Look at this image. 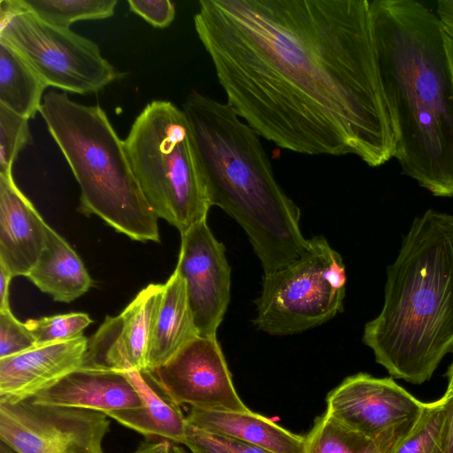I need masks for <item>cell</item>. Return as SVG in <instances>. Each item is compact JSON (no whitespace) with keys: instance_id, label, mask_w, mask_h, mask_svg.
<instances>
[{"instance_id":"23","label":"cell","mask_w":453,"mask_h":453,"mask_svg":"<svg viewBox=\"0 0 453 453\" xmlns=\"http://www.w3.org/2000/svg\"><path fill=\"white\" fill-rule=\"evenodd\" d=\"M392 450L343 424L326 411L304 436L303 453H391Z\"/></svg>"},{"instance_id":"28","label":"cell","mask_w":453,"mask_h":453,"mask_svg":"<svg viewBox=\"0 0 453 453\" xmlns=\"http://www.w3.org/2000/svg\"><path fill=\"white\" fill-rule=\"evenodd\" d=\"M37 346L25 323L10 308L0 310V358L14 356Z\"/></svg>"},{"instance_id":"35","label":"cell","mask_w":453,"mask_h":453,"mask_svg":"<svg viewBox=\"0 0 453 453\" xmlns=\"http://www.w3.org/2000/svg\"><path fill=\"white\" fill-rule=\"evenodd\" d=\"M0 453H18L13 449H12L9 445L6 443L1 441L0 442Z\"/></svg>"},{"instance_id":"19","label":"cell","mask_w":453,"mask_h":453,"mask_svg":"<svg viewBox=\"0 0 453 453\" xmlns=\"http://www.w3.org/2000/svg\"><path fill=\"white\" fill-rule=\"evenodd\" d=\"M197 336L185 282L174 271L164 284L146 366L142 372L157 369Z\"/></svg>"},{"instance_id":"11","label":"cell","mask_w":453,"mask_h":453,"mask_svg":"<svg viewBox=\"0 0 453 453\" xmlns=\"http://www.w3.org/2000/svg\"><path fill=\"white\" fill-rule=\"evenodd\" d=\"M178 405L213 410H250L240 398L217 337L197 336L169 360L144 372Z\"/></svg>"},{"instance_id":"2","label":"cell","mask_w":453,"mask_h":453,"mask_svg":"<svg viewBox=\"0 0 453 453\" xmlns=\"http://www.w3.org/2000/svg\"><path fill=\"white\" fill-rule=\"evenodd\" d=\"M380 81L402 173L453 197V44L415 0L370 1Z\"/></svg>"},{"instance_id":"18","label":"cell","mask_w":453,"mask_h":453,"mask_svg":"<svg viewBox=\"0 0 453 453\" xmlns=\"http://www.w3.org/2000/svg\"><path fill=\"white\" fill-rule=\"evenodd\" d=\"M137 391L142 406L109 412L108 417L147 438H160L184 444L188 422L176 404L142 371L123 372Z\"/></svg>"},{"instance_id":"16","label":"cell","mask_w":453,"mask_h":453,"mask_svg":"<svg viewBox=\"0 0 453 453\" xmlns=\"http://www.w3.org/2000/svg\"><path fill=\"white\" fill-rule=\"evenodd\" d=\"M43 405L104 412L136 409L141 398L123 372L79 368L29 398Z\"/></svg>"},{"instance_id":"6","label":"cell","mask_w":453,"mask_h":453,"mask_svg":"<svg viewBox=\"0 0 453 453\" xmlns=\"http://www.w3.org/2000/svg\"><path fill=\"white\" fill-rule=\"evenodd\" d=\"M124 142L136 180L157 218L180 234L206 220L211 205L182 109L170 101L150 102Z\"/></svg>"},{"instance_id":"32","label":"cell","mask_w":453,"mask_h":453,"mask_svg":"<svg viewBox=\"0 0 453 453\" xmlns=\"http://www.w3.org/2000/svg\"><path fill=\"white\" fill-rule=\"evenodd\" d=\"M12 276L0 265V310L10 308L9 288Z\"/></svg>"},{"instance_id":"3","label":"cell","mask_w":453,"mask_h":453,"mask_svg":"<svg viewBox=\"0 0 453 453\" xmlns=\"http://www.w3.org/2000/svg\"><path fill=\"white\" fill-rule=\"evenodd\" d=\"M362 340L392 377L413 384L453 353V215L428 209L414 218Z\"/></svg>"},{"instance_id":"10","label":"cell","mask_w":453,"mask_h":453,"mask_svg":"<svg viewBox=\"0 0 453 453\" xmlns=\"http://www.w3.org/2000/svg\"><path fill=\"white\" fill-rule=\"evenodd\" d=\"M326 402L327 413L392 451L411 432L424 406L393 378L365 372L344 379Z\"/></svg>"},{"instance_id":"15","label":"cell","mask_w":453,"mask_h":453,"mask_svg":"<svg viewBox=\"0 0 453 453\" xmlns=\"http://www.w3.org/2000/svg\"><path fill=\"white\" fill-rule=\"evenodd\" d=\"M49 226L18 188L12 173H0V265L12 277H27L35 265Z\"/></svg>"},{"instance_id":"26","label":"cell","mask_w":453,"mask_h":453,"mask_svg":"<svg viewBox=\"0 0 453 453\" xmlns=\"http://www.w3.org/2000/svg\"><path fill=\"white\" fill-rule=\"evenodd\" d=\"M28 121L0 104V173H12L19 152L32 142Z\"/></svg>"},{"instance_id":"12","label":"cell","mask_w":453,"mask_h":453,"mask_svg":"<svg viewBox=\"0 0 453 453\" xmlns=\"http://www.w3.org/2000/svg\"><path fill=\"white\" fill-rule=\"evenodd\" d=\"M175 272L183 279L199 336L216 337L230 300L231 269L225 247L206 220L180 234Z\"/></svg>"},{"instance_id":"20","label":"cell","mask_w":453,"mask_h":453,"mask_svg":"<svg viewBox=\"0 0 453 453\" xmlns=\"http://www.w3.org/2000/svg\"><path fill=\"white\" fill-rule=\"evenodd\" d=\"M27 277L55 301L71 303L93 284L81 257L70 244L49 226L46 245Z\"/></svg>"},{"instance_id":"29","label":"cell","mask_w":453,"mask_h":453,"mask_svg":"<svg viewBox=\"0 0 453 453\" xmlns=\"http://www.w3.org/2000/svg\"><path fill=\"white\" fill-rule=\"evenodd\" d=\"M129 9L151 26L165 28L175 18V6L169 0H128Z\"/></svg>"},{"instance_id":"31","label":"cell","mask_w":453,"mask_h":453,"mask_svg":"<svg viewBox=\"0 0 453 453\" xmlns=\"http://www.w3.org/2000/svg\"><path fill=\"white\" fill-rule=\"evenodd\" d=\"M133 453H186L175 442L162 440L157 442H143Z\"/></svg>"},{"instance_id":"8","label":"cell","mask_w":453,"mask_h":453,"mask_svg":"<svg viewBox=\"0 0 453 453\" xmlns=\"http://www.w3.org/2000/svg\"><path fill=\"white\" fill-rule=\"evenodd\" d=\"M0 39L32 66L47 87L71 93H96L120 73L92 40L71 29L49 25L28 12L0 1Z\"/></svg>"},{"instance_id":"1","label":"cell","mask_w":453,"mask_h":453,"mask_svg":"<svg viewBox=\"0 0 453 453\" xmlns=\"http://www.w3.org/2000/svg\"><path fill=\"white\" fill-rule=\"evenodd\" d=\"M197 36L226 103L259 136L306 155H395L368 0H201Z\"/></svg>"},{"instance_id":"33","label":"cell","mask_w":453,"mask_h":453,"mask_svg":"<svg viewBox=\"0 0 453 453\" xmlns=\"http://www.w3.org/2000/svg\"><path fill=\"white\" fill-rule=\"evenodd\" d=\"M447 377L449 384L445 393L449 395H453V361L451 362L450 365L448 368Z\"/></svg>"},{"instance_id":"7","label":"cell","mask_w":453,"mask_h":453,"mask_svg":"<svg viewBox=\"0 0 453 453\" xmlns=\"http://www.w3.org/2000/svg\"><path fill=\"white\" fill-rule=\"evenodd\" d=\"M346 284L342 256L325 237L308 239L296 259L264 274L254 325L278 336L316 327L343 311Z\"/></svg>"},{"instance_id":"17","label":"cell","mask_w":453,"mask_h":453,"mask_svg":"<svg viewBox=\"0 0 453 453\" xmlns=\"http://www.w3.org/2000/svg\"><path fill=\"white\" fill-rule=\"evenodd\" d=\"M188 422L204 431L230 436L272 453H303L304 436L253 412L190 407Z\"/></svg>"},{"instance_id":"30","label":"cell","mask_w":453,"mask_h":453,"mask_svg":"<svg viewBox=\"0 0 453 453\" xmlns=\"http://www.w3.org/2000/svg\"><path fill=\"white\" fill-rule=\"evenodd\" d=\"M436 15L443 30L453 44V0H439L436 3Z\"/></svg>"},{"instance_id":"13","label":"cell","mask_w":453,"mask_h":453,"mask_svg":"<svg viewBox=\"0 0 453 453\" xmlns=\"http://www.w3.org/2000/svg\"><path fill=\"white\" fill-rule=\"evenodd\" d=\"M164 284L142 289L124 311L106 316L88 342L81 368L125 372L144 371Z\"/></svg>"},{"instance_id":"5","label":"cell","mask_w":453,"mask_h":453,"mask_svg":"<svg viewBox=\"0 0 453 453\" xmlns=\"http://www.w3.org/2000/svg\"><path fill=\"white\" fill-rule=\"evenodd\" d=\"M39 112L80 186L78 211L101 218L132 240L159 242L158 218L106 112L56 91L44 95Z\"/></svg>"},{"instance_id":"4","label":"cell","mask_w":453,"mask_h":453,"mask_svg":"<svg viewBox=\"0 0 453 453\" xmlns=\"http://www.w3.org/2000/svg\"><path fill=\"white\" fill-rule=\"evenodd\" d=\"M211 206L248 235L264 274L304 250L300 209L277 182L258 134L226 102L191 91L182 104Z\"/></svg>"},{"instance_id":"9","label":"cell","mask_w":453,"mask_h":453,"mask_svg":"<svg viewBox=\"0 0 453 453\" xmlns=\"http://www.w3.org/2000/svg\"><path fill=\"white\" fill-rule=\"evenodd\" d=\"M109 428L108 416L96 411L0 403V441L18 453H104Z\"/></svg>"},{"instance_id":"14","label":"cell","mask_w":453,"mask_h":453,"mask_svg":"<svg viewBox=\"0 0 453 453\" xmlns=\"http://www.w3.org/2000/svg\"><path fill=\"white\" fill-rule=\"evenodd\" d=\"M88 342L81 335L0 358V403L29 399L81 368Z\"/></svg>"},{"instance_id":"21","label":"cell","mask_w":453,"mask_h":453,"mask_svg":"<svg viewBox=\"0 0 453 453\" xmlns=\"http://www.w3.org/2000/svg\"><path fill=\"white\" fill-rule=\"evenodd\" d=\"M46 88L20 54L0 39V104L33 119L40 111Z\"/></svg>"},{"instance_id":"34","label":"cell","mask_w":453,"mask_h":453,"mask_svg":"<svg viewBox=\"0 0 453 453\" xmlns=\"http://www.w3.org/2000/svg\"><path fill=\"white\" fill-rule=\"evenodd\" d=\"M446 453H453V416H452V421H451L449 440Z\"/></svg>"},{"instance_id":"24","label":"cell","mask_w":453,"mask_h":453,"mask_svg":"<svg viewBox=\"0 0 453 453\" xmlns=\"http://www.w3.org/2000/svg\"><path fill=\"white\" fill-rule=\"evenodd\" d=\"M14 10L28 12L53 27L70 29L74 22L114 14L117 0H5Z\"/></svg>"},{"instance_id":"27","label":"cell","mask_w":453,"mask_h":453,"mask_svg":"<svg viewBox=\"0 0 453 453\" xmlns=\"http://www.w3.org/2000/svg\"><path fill=\"white\" fill-rule=\"evenodd\" d=\"M184 445L192 453H272L230 436L199 429L189 423Z\"/></svg>"},{"instance_id":"22","label":"cell","mask_w":453,"mask_h":453,"mask_svg":"<svg viewBox=\"0 0 453 453\" xmlns=\"http://www.w3.org/2000/svg\"><path fill=\"white\" fill-rule=\"evenodd\" d=\"M453 416V395L424 403L411 432L391 453H446Z\"/></svg>"},{"instance_id":"25","label":"cell","mask_w":453,"mask_h":453,"mask_svg":"<svg viewBox=\"0 0 453 453\" xmlns=\"http://www.w3.org/2000/svg\"><path fill=\"white\" fill-rule=\"evenodd\" d=\"M91 323L92 319L83 312L30 319L25 322L37 346L78 338Z\"/></svg>"}]
</instances>
